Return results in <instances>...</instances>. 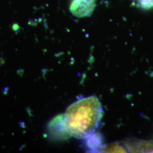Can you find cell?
<instances>
[{
  "label": "cell",
  "mask_w": 153,
  "mask_h": 153,
  "mask_svg": "<svg viewBox=\"0 0 153 153\" xmlns=\"http://www.w3.org/2000/svg\"><path fill=\"white\" fill-rule=\"evenodd\" d=\"M102 115V106L97 97L93 96L82 99L66 109L64 127L72 136L86 138L96 129Z\"/></svg>",
  "instance_id": "1"
},
{
  "label": "cell",
  "mask_w": 153,
  "mask_h": 153,
  "mask_svg": "<svg viewBox=\"0 0 153 153\" xmlns=\"http://www.w3.org/2000/svg\"><path fill=\"white\" fill-rule=\"evenodd\" d=\"M137 7L144 10L153 9V0H135Z\"/></svg>",
  "instance_id": "3"
},
{
  "label": "cell",
  "mask_w": 153,
  "mask_h": 153,
  "mask_svg": "<svg viewBox=\"0 0 153 153\" xmlns=\"http://www.w3.org/2000/svg\"><path fill=\"white\" fill-rule=\"evenodd\" d=\"M96 0H73L70 11L78 17L90 16L95 7Z\"/></svg>",
  "instance_id": "2"
}]
</instances>
